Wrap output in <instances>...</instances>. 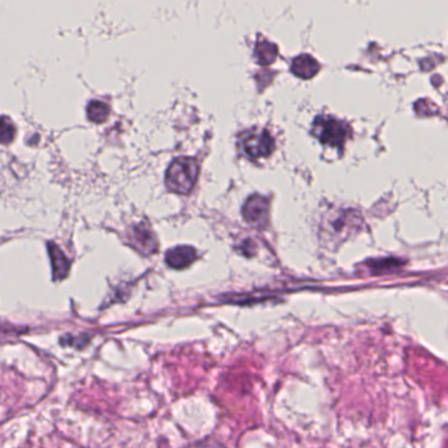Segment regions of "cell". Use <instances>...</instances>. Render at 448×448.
I'll return each instance as SVG.
<instances>
[{"label": "cell", "mask_w": 448, "mask_h": 448, "mask_svg": "<svg viewBox=\"0 0 448 448\" xmlns=\"http://www.w3.org/2000/svg\"><path fill=\"white\" fill-rule=\"evenodd\" d=\"M199 163L193 158H177L167 170L166 186L168 190L187 195L190 193L199 177Z\"/></svg>", "instance_id": "1"}, {"label": "cell", "mask_w": 448, "mask_h": 448, "mask_svg": "<svg viewBox=\"0 0 448 448\" xmlns=\"http://www.w3.org/2000/svg\"><path fill=\"white\" fill-rule=\"evenodd\" d=\"M312 132L322 144L331 148H340L347 137V126L337 119L318 116L313 122Z\"/></svg>", "instance_id": "2"}, {"label": "cell", "mask_w": 448, "mask_h": 448, "mask_svg": "<svg viewBox=\"0 0 448 448\" xmlns=\"http://www.w3.org/2000/svg\"><path fill=\"white\" fill-rule=\"evenodd\" d=\"M242 146L244 153L251 159H258V158H266L271 155L272 151L275 149V142L267 130H259V132L247 133L242 138Z\"/></svg>", "instance_id": "3"}, {"label": "cell", "mask_w": 448, "mask_h": 448, "mask_svg": "<svg viewBox=\"0 0 448 448\" xmlns=\"http://www.w3.org/2000/svg\"><path fill=\"white\" fill-rule=\"evenodd\" d=\"M244 217L255 228H264L269 221V200L260 195L249 197L244 206Z\"/></svg>", "instance_id": "4"}, {"label": "cell", "mask_w": 448, "mask_h": 448, "mask_svg": "<svg viewBox=\"0 0 448 448\" xmlns=\"http://www.w3.org/2000/svg\"><path fill=\"white\" fill-rule=\"evenodd\" d=\"M196 250L191 246H177L167 251L166 263L174 270H184L196 259Z\"/></svg>", "instance_id": "5"}, {"label": "cell", "mask_w": 448, "mask_h": 448, "mask_svg": "<svg viewBox=\"0 0 448 448\" xmlns=\"http://www.w3.org/2000/svg\"><path fill=\"white\" fill-rule=\"evenodd\" d=\"M291 68L296 77L302 78V79H309L318 72L320 65L311 55H302L295 58Z\"/></svg>", "instance_id": "6"}, {"label": "cell", "mask_w": 448, "mask_h": 448, "mask_svg": "<svg viewBox=\"0 0 448 448\" xmlns=\"http://www.w3.org/2000/svg\"><path fill=\"white\" fill-rule=\"evenodd\" d=\"M49 255L52 259V267H53V275L55 280H61L68 276L70 271V262L66 258V255L61 251V249L55 244H48Z\"/></svg>", "instance_id": "7"}, {"label": "cell", "mask_w": 448, "mask_h": 448, "mask_svg": "<svg viewBox=\"0 0 448 448\" xmlns=\"http://www.w3.org/2000/svg\"><path fill=\"white\" fill-rule=\"evenodd\" d=\"M276 57H277V46L275 43L267 40L259 41L255 46V58L259 65L263 66L271 65L276 59Z\"/></svg>", "instance_id": "8"}, {"label": "cell", "mask_w": 448, "mask_h": 448, "mask_svg": "<svg viewBox=\"0 0 448 448\" xmlns=\"http://www.w3.org/2000/svg\"><path fill=\"white\" fill-rule=\"evenodd\" d=\"M87 115L91 121L101 124V122L106 121L108 117L109 107L100 100H94L87 107Z\"/></svg>", "instance_id": "9"}, {"label": "cell", "mask_w": 448, "mask_h": 448, "mask_svg": "<svg viewBox=\"0 0 448 448\" xmlns=\"http://www.w3.org/2000/svg\"><path fill=\"white\" fill-rule=\"evenodd\" d=\"M16 135V128L14 122L11 121L7 116L1 117V129H0V137H1V144L7 145L14 139Z\"/></svg>", "instance_id": "10"}]
</instances>
